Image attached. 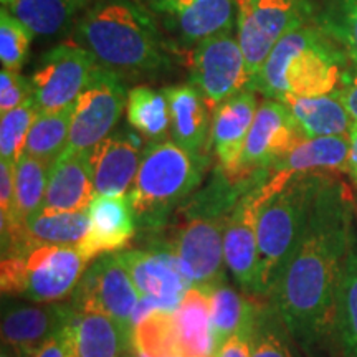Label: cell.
<instances>
[{
    "mask_svg": "<svg viewBox=\"0 0 357 357\" xmlns=\"http://www.w3.org/2000/svg\"><path fill=\"white\" fill-rule=\"evenodd\" d=\"M351 192L326 174L301 242L271 289L273 310L310 357H323L339 342V289L357 242Z\"/></svg>",
    "mask_w": 357,
    "mask_h": 357,
    "instance_id": "6da1fadb",
    "label": "cell"
},
{
    "mask_svg": "<svg viewBox=\"0 0 357 357\" xmlns=\"http://www.w3.org/2000/svg\"><path fill=\"white\" fill-rule=\"evenodd\" d=\"M77 43L114 73H151L167 63L149 8L139 0H96L75 26Z\"/></svg>",
    "mask_w": 357,
    "mask_h": 357,
    "instance_id": "7a4b0ae2",
    "label": "cell"
},
{
    "mask_svg": "<svg viewBox=\"0 0 357 357\" xmlns=\"http://www.w3.org/2000/svg\"><path fill=\"white\" fill-rule=\"evenodd\" d=\"M352 70L349 58L319 25L305 24L276 43L252 79V89L270 100L336 93Z\"/></svg>",
    "mask_w": 357,
    "mask_h": 357,
    "instance_id": "3957f363",
    "label": "cell"
},
{
    "mask_svg": "<svg viewBox=\"0 0 357 357\" xmlns=\"http://www.w3.org/2000/svg\"><path fill=\"white\" fill-rule=\"evenodd\" d=\"M205 166L207 155L192 154L172 139L147 146L128 194L137 225L149 231L166 225L174 208L200 185Z\"/></svg>",
    "mask_w": 357,
    "mask_h": 357,
    "instance_id": "277c9868",
    "label": "cell"
},
{
    "mask_svg": "<svg viewBox=\"0 0 357 357\" xmlns=\"http://www.w3.org/2000/svg\"><path fill=\"white\" fill-rule=\"evenodd\" d=\"M324 177V172L289 176L263 204L258 218L260 296H270L281 270L300 245Z\"/></svg>",
    "mask_w": 357,
    "mask_h": 357,
    "instance_id": "5b68a950",
    "label": "cell"
},
{
    "mask_svg": "<svg viewBox=\"0 0 357 357\" xmlns=\"http://www.w3.org/2000/svg\"><path fill=\"white\" fill-rule=\"evenodd\" d=\"M86 266L77 247L45 245L3 255L0 287L3 294L33 303H56L75 291Z\"/></svg>",
    "mask_w": 357,
    "mask_h": 357,
    "instance_id": "8992f818",
    "label": "cell"
},
{
    "mask_svg": "<svg viewBox=\"0 0 357 357\" xmlns=\"http://www.w3.org/2000/svg\"><path fill=\"white\" fill-rule=\"evenodd\" d=\"M230 213L182 208V222L164 242L192 287L212 288L223 281V240Z\"/></svg>",
    "mask_w": 357,
    "mask_h": 357,
    "instance_id": "52a82bcc",
    "label": "cell"
},
{
    "mask_svg": "<svg viewBox=\"0 0 357 357\" xmlns=\"http://www.w3.org/2000/svg\"><path fill=\"white\" fill-rule=\"evenodd\" d=\"M236 38L252 79L281 38L312 19L311 0H236Z\"/></svg>",
    "mask_w": 357,
    "mask_h": 357,
    "instance_id": "ba28073f",
    "label": "cell"
},
{
    "mask_svg": "<svg viewBox=\"0 0 357 357\" xmlns=\"http://www.w3.org/2000/svg\"><path fill=\"white\" fill-rule=\"evenodd\" d=\"M283 172H270L263 181L245 192L236 202L227 223L223 252L225 265L236 283L250 294L260 296V255H258V218L263 204L273 194L283 178Z\"/></svg>",
    "mask_w": 357,
    "mask_h": 357,
    "instance_id": "9c48e42d",
    "label": "cell"
},
{
    "mask_svg": "<svg viewBox=\"0 0 357 357\" xmlns=\"http://www.w3.org/2000/svg\"><path fill=\"white\" fill-rule=\"evenodd\" d=\"M142 294L124 268L118 253L98 257L75 288V311L100 312L114 319L128 334L134 331V314Z\"/></svg>",
    "mask_w": 357,
    "mask_h": 357,
    "instance_id": "30bf717a",
    "label": "cell"
},
{
    "mask_svg": "<svg viewBox=\"0 0 357 357\" xmlns=\"http://www.w3.org/2000/svg\"><path fill=\"white\" fill-rule=\"evenodd\" d=\"M128 105L123 79L98 65L75 102L66 149L88 153L109 136Z\"/></svg>",
    "mask_w": 357,
    "mask_h": 357,
    "instance_id": "8fae6325",
    "label": "cell"
},
{
    "mask_svg": "<svg viewBox=\"0 0 357 357\" xmlns=\"http://www.w3.org/2000/svg\"><path fill=\"white\" fill-rule=\"evenodd\" d=\"M190 79L215 109L243 89H252V75L238 38L220 33L199 45L190 58Z\"/></svg>",
    "mask_w": 357,
    "mask_h": 357,
    "instance_id": "7c38bea8",
    "label": "cell"
},
{
    "mask_svg": "<svg viewBox=\"0 0 357 357\" xmlns=\"http://www.w3.org/2000/svg\"><path fill=\"white\" fill-rule=\"evenodd\" d=\"M96 66L95 56L77 42L60 43L45 53L30 78L40 113L73 106Z\"/></svg>",
    "mask_w": 357,
    "mask_h": 357,
    "instance_id": "4fadbf2b",
    "label": "cell"
},
{
    "mask_svg": "<svg viewBox=\"0 0 357 357\" xmlns=\"http://www.w3.org/2000/svg\"><path fill=\"white\" fill-rule=\"evenodd\" d=\"M305 134L284 102L266 98L258 105L235 181L271 171L276 162L305 141Z\"/></svg>",
    "mask_w": 357,
    "mask_h": 357,
    "instance_id": "5bb4252c",
    "label": "cell"
},
{
    "mask_svg": "<svg viewBox=\"0 0 357 357\" xmlns=\"http://www.w3.org/2000/svg\"><path fill=\"white\" fill-rule=\"evenodd\" d=\"M164 26L185 45H199L236 25V0H146Z\"/></svg>",
    "mask_w": 357,
    "mask_h": 357,
    "instance_id": "9a60e30c",
    "label": "cell"
},
{
    "mask_svg": "<svg viewBox=\"0 0 357 357\" xmlns=\"http://www.w3.org/2000/svg\"><path fill=\"white\" fill-rule=\"evenodd\" d=\"M118 255L142 296L151 298L160 310H177L192 284L167 245L155 243L147 250H123Z\"/></svg>",
    "mask_w": 357,
    "mask_h": 357,
    "instance_id": "2e32d148",
    "label": "cell"
},
{
    "mask_svg": "<svg viewBox=\"0 0 357 357\" xmlns=\"http://www.w3.org/2000/svg\"><path fill=\"white\" fill-rule=\"evenodd\" d=\"M75 314L73 306L58 303L10 305L2 311V341L25 357H33L45 342L63 331Z\"/></svg>",
    "mask_w": 357,
    "mask_h": 357,
    "instance_id": "e0dca14e",
    "label": "cell"
},
{
    "mask_svg": "<svg viewBox=\"0 0 357 357\" xmlns=\"http://www.w3.org/2000/svg\"><path fill=\"white\" fill-rule=\"evenodd\" d=\"M88 215V234L77 247L88 263L101 255L126 250L136 234V217L128 194L96 195Z\"/></svg>",
    "mask_w": 357,
    "mask_h": 357,
    "instance_id": "ac0fdd59",
    "label": "cell"
},
{
    "mask_svg": "<svg viewBox=\"0 0 357 357\" xmlns=\"http://www.w3.org/2000/svg\"><path fill=\"white\" fill-rule=\"evenodd\" d=\"M257 111L255 89H243L213 109L211 147L218 159V167L234 181Z\"/></svg>",
    "mask_w": 357,
    "mask_h": 357,
    "instance_id": "d6986e66",
    "label": "cell"
},
{
    "mask_svg": "<svg viewBox=\"0 0 357 357\" xmlns=\"http://www.w3.org/2000/svg\"><path fill=\"white\" fill-rule=\"evenodd\" d=\"M88 154L96 195L129 194L142 159L139 134H109Z\"/></svg>",
    "mask_w": 357,
    "mask_h": 357,
    "instance_id": "ffe728a7",
    "label": "cell"
},
{
    "mask_svg": "<svg viewBox=\"0 0 357 357\" xmlns=\"http://www.w3.org/2000/svg\"><path fill=\"white\" fill-rule=\"evenodd\" d=\"M96 197L88 153L66 149L52 164L40 211L84 212Z\"/></svg>",
    "mask_w": 357,
    "mask_h": 357,
    "instance_id": "44dd1931",
    "label": "cell"
},
{
    "mask_svg": "<svg viewBox=\"0 0 357 357\" xmlns=\"http://www.w3.org/2000/svg\"><path fill=\"white\" fill-rule=\"evenodd\" d=\"M171 109L172 141L192 154L205 155L211 147L213 109L194 84H174L162 89Z\"/></svg>",
    "mask_w": 357,
    "mask_h": 357,
    "instance_id": "7402d4cb",
    "label": "cell"
},
{
    "mask_svg": "<svg viewBox=\"0 0 357 357\" xmlns=\"http://www.w3.org/2000/svg\"><path fill=\"white\" fill-rule=\"evenodd\" d=\"M89 229L88 211L84 212H52L40 211L29 218L22 230L2 245V257L29 250L56 245V247H78Z\"/></svg>",
    "mask_w": 357,
    "mask_h": 357,
    "instance_id": "603a6c76",
    "label": "cell"
},
{
    "mask_svg": "<svg viewBox=\"0 0 357 357\" xmlns=\"http://www.w3.org/2000/svg\"><path fill=\"white\" fill-rule=\"evenodd\" d=\"M65 331L70 357H121L132 347L131 334L100 312L75 311Z\"/></svg>",
    "mask_w": 357,
    "mask_h": 357,
    "instance_id": "cb8c5ba5",
    "label": "cell"
},
{
    "mask_svg": "<svg viewBox=\"0 0 357 357\" xmlns=\"http://www.w3.org/2000/svg\"><path fill=\"white\" fill-rule=\"evenodd\" d=\"M52 164L22 154L15 164V200L13 211L2 218V245L12 240L29 218L40 212L47 192Z\"/></svg>",
    "mask_w": 357,
    "mask_h": 357,
    "instance_id": "d4e9b609",
    "label": "cell"
},
{
    "mask_svg": "<svg viewBox=\"0 0 357 357\" xmlns=\"http://www.w3.org/2000/svg\"><path fill=\"white\" fill-rule=\"evenodd\" d=\"M181 349L185 357H215L207 288L190 287L174 311Z\"/></svg>",
    "mask_w": 357,
    "mask_h": 357,
    "instance_id": "484cf974",
    "label": "cell"
},
{
    "mask_svg": "<svg viewBox=\"0 0 357 357\" xmlns=\"http://www.w3.org/2000/svg\"><path fill=\"white\" fill-rule=\"evenodd\" d=\"M291 111L306 139L326 136H349L354 119L337 93L324 96L288 98L281 101Z\"/></svg>",
    "mask_w": 357,
    "mask_h": 357,
    "instance_id": "4316f807",
    "label": "cell"
},
{
    "mask_svg": "<svg viewBox=\"0 0 357 357\" xmlns=\"http://www.w3.org/2000/svg\"><path fill=\"white\" fill-rule=\"evenodd\" d=\"M349 136L312 137L300 142L284 155L270 172H283L289 176L326 171H347Z\"/></svg>",
    "mask_w": 357,
    "mask_h": 357,
    "instance_id": "83f0119b",
    "label": "cell"
},
{
    "mask_svg": "<svg viewBox=\"0 0 357 357\" xmlns=\"http://www.w3.org/2000/svg\"><path fill=\"white\" fill-rule=\"evenodd\" d=\"M207 289L211 296V318L217 354L223 342L234 334L253 331L260 310L248 296L223 284V281Z\"/></svg>",
    "mask_w": 357,
    "mask_h": 357,
    "instance_id": "f1b7e54d",
    "label": "cell"
},
{
    "mask_svg": "<svg viewBox=\"0 0 357 357\" xmlns=\"http://www.w3.org/2000/svg\"><path fill=\"white\" fill-rule=\"evenodd\" d=\"M128 121L141 137L155 144L171 132V109L164 91L151 86H134L128 91Z\"/></svg>",
    "mask_w": 357,
    "mask_h": 357,
    "instance_id": "f546056e",
    "label": "cell"
},
{
    "mask_svg": "<svg viewBox=\"0 0 357 357\" xmlns=\"http://www.w3.org/2000/svg\"><path fill=\"white\" fill-rule=\"evenodd\" d=\"M7 10L33 37H56L68 32L73 19L83 8L75 0H12L7 3Z\"/></svg>",
    "mask_w": 357,
    "mask_h": 357,
    "instance_id": "4dcf8cb0",
    "label": "cell"
},
{
    "mask_svg": "<svg viewBox=\"0 0 357 357\" xmlns=\"http://www.w3.org/2000/svg\"><path fill=\"white\" fill-rule=\"evenodd\" d=\"M136 357H185L178 342L174 311L153 310L137 321L132 331Z\"/></svg>",
    "mask_w": 357,
    "mask_h": 357,
    "instance_id": "1f68e13d",
    "label": "cell"
},
{
    "mask_svg": "<svg viewBox=\"0 0 357 357\" xmlns=\"http://www.w3.org/2000/svg\"><path fill=\"white\" fill-rule=\"evenodd\" d=\"M75 105L60 111L38 113L26 136L24 154L53 164L65 153L70 141Z\"/></svg>",
    "mask_w": 357,
    "mask_h": 357,
    "instance_id": "d6a6232c",
    "label": "cell"
},
{
    "mask_svg": "<svg viewBox=\"0 0 357 357\" xmlns=\"http://www.w3.org/2000/svg\"><path fill=\"white\" fill-rule=\"evenodd\" d=\"M316 25L344 50L352 68H357V0H326Z\"/></svg>",
    "mask_w": 357,
    "mask_h": 357,
    "instance_id": "836d02e7",
    "label": "cell"
},
{
    "mask_svg": "<svg viewBox=\"0 0 357 357\" xmlns=\"http://www.w3.org/2000/svg\"><path fill=\"white\" fill-rule=\"evenodd\" d=\"M337 337L346 357H357V242L347 258L339 289Z\"/></svg>",
    "mask_w": 357,
    "mask_h": 357,
    "instance_id": "e575fe53",
    "label": "cell"
},
{
    "mask_svg": "<svg viewBox=\"0 0 357 357\" xmlns=\"http://www.w3.org/2000/svg\"><path fill=\"white\" fill-rule=\"evenodd\" d=\"M40 113L35 98H30L19 108L7 111L0 119V155L3 160L17 164L25 149L26 136Z\"/></svg>",
    "mask_w": 357,
    "mask_h": 357,
    "instance_id": "d590c367",
    "label": "cell"
},
{
    "mask_svg": "<svg viewBox=\"0 0 357 357\" xmlns=\"http://www.w3.org/2000/svg\"><path fill=\"white\" fill-rule=\"evenodd\" d=\"M289 333L275 310H260L252 334V357H294Z\"/></svg>",
    "mask_w": 357,
    "mask_h": 357,
    "instance_id": "8d00e7d4",
    "label": "cell"
},
{
    "mask_svg": "<svg viewBox=\"0 0 357 357\" xmlns=\"http://www.w3.org/2000/svg\"><path fill=\"white\" fill-rule=\"evenodd\" d=\"M33 33L7 8L0 13V60L7 70L20 71L29 55Z\"/></svg>",
    "mask_w": 357,
    "mask_h": 357,
    "instance_id": "74e56055",
    "label": "cell"
},
{
    "mask_svg": "<svg viewBox=\"0 0 357 357\" xmlns=\"http://www.w3.org/2000/svg\"><path fill=\"white\" fill-rule=\"evenodd\" d=\"M33 98V86L30 79L24 78L20 71L2 68L0 73V113L19 108Z\"/></svg>",
    "mask_w": 357,
    "mask_h": 357,
    "instance_id": "f35d334b",
    "label": "cell"
},
{
    "mask_svg": "<svg viewBox=\"0 0 357 357\" xmlns=\"http://www.w3.org/2000/svg\"><path fill=\"white\" fill-rule=\"evenodd\" d=\"M15 200V164L0 160V217H8L13 211Z\"/></svg>",
    "mask_w": 357,
    "mask_h": 357,
    "instance_id": "ab89813d",
    "label": "cell"
},
{
    "mask_svg": "<svg viewBox=\"0 0 357 357\" xmlns=\"http://www.w3.org/2000/svg\"><path fill=\"white\" fill-rule=\"evenodd\" d=\"M253 331H240L227 339L215 357H252Z\"/></svg>",
    "mask_w": 357,
    "mask_h": 357,
    "instance_id": "60d3db41",
    "label": "cell"
},
{
    "mask_svg": "<svg viewBox=\"0 0 357 357\" xmlns=\"http://www.w3.org/2000/svg\"><path fill=\"white\" fill-rule=\"evenodd\" d=\"M336 93L342 105L346 106V109L349 111L352 119L357 121V68H352L347 73L344 84Z\"/></svg>",
    "mask_w": 357,
    "mask_h": 357,
    "instance_id": "b9f144b4",
    "label": "cell"
},
{
    "mask_svg": "<svg viewBox=\"0 0 357 357\" xmlns=\"http://www.w3.org/2000/svg\"><path fill=\"white\" fill-rule=\"evenodd\" d=\"M68 326V324H66ZM33 357H70L68 354V339H66V331H60L56 336H53L50 341L37 351Z\"/></svg>",
    "mask_w": 357,
    "mask_h": 357,
    "instance_id": "7bdbcfd3",
    "label": "cell"
},
{
    "mask_svg": "<svg viewBox=\"0 0 357 357\" xmlns=\"http://www.w3.org/2000/svg\"><path fill=\"white\" fill-rule=\"evenodd\" d=\"M347 174L357 184V121L349 132V158H347Z\"/></svg>",
    "mask_w": 357,
    "mask_h": 357,
    "instance_id": "ee69618b",
    "label": "cell"
},
{
    "mask_svg": "<svg viewBox=\"0 0 357 357\" xmlns=\"http://www.w3.org/2000/svg\"><path fill=\"white\" fill-rule=\"evenodd\" d=\"M0 357H25V356L20 354V352L17 351V349H13L12 346L3 344L2 346V352H0Z\"/></svg>",
    "mask_w": 357,
    "mask_h": 357,
    "instance_id": "f6af8a7d",
    "label": "cell"
},
{
    "mask_svg": "<svg viewBox=\"0 0 357 357\" xmlns=\"http://www.w3.org/2000/svg\"><path fill=\"white\" fill-rule=\"evenodd\" d=\"M75 2H77V3H78V6H79V7H82V8H83V10H84V8H88L89 6H91V3H95V2H96V0H75Z\"/></svg>",
    "mask_w": 357,
    "mask_h": 357,
    "instance_id": "bcb514c9",
    "label": "cell"
},
{
    "mask_svg": "<svg viewBox=\"0 0 357 357\" xmlns=\"http://www.w3.org/2000/svg\"><path fill=\"white\" fill-rule=\"evenodd\" d=\"M121 357H136V354H132L131 351H128V352H124V354H123Z\"/></svg>",
    "mask_w": 357,
    "mask_h": 357,
    "instance_id": "7dc6e473",
    "label": "cell"
},
{
    "mask_svg": "<svg viewBox=\"0 0 357 357\" xmlns=\"http://www.w3.org/2000/svg\"><path fill=\"white\" fill-rule=\"evenodd\" d=\"M354 208H356V218H357V200H354Z\"/></svg>",
    "mask_w": 357,
    "mask_h": 357,
    "instance_id": "c3c4849f",
    "label": "cell"
},
{
    "mask_svg": "<svg viewBox=\"0 0 357 357\" xmlns=\"http://www.w3.org/2000/svg\"><path fill=\"white\" fill-rule=\"evenodd\" d=\"M12 0H2V3H10Z\"/></svg>",
    "mask_w": 357,
    "mask_h": 357,
    "instance_id": "681fc988",
    "label": "cell"
}]
</instances>
